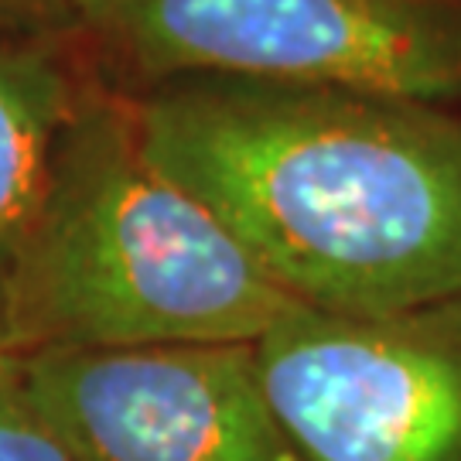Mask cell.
I'll return each mask as SVG.
<instances>
[{
  "mask_svg": "<svg viewBox=\"0 0 461 461\" xmlns=\"http://www.w3.org/2000/svg\"><path fill=\"white\" fill-rule=\"evenodd\" d=\"M127 96L150 158L297 304L379 314L461 294V106L247 79Z\"/></svg>",
  "mask_w": 461,
  "mask_h": 461,
  "instance_id": "cell-1",
  "label": "cell"
},
{
  "mask_svg": "<svg viewBox=\"0 0 461 461\" xmlns=\"http://www.w3.org/2000/svg\"><path fill=\"white\" fill-rule=\"evenodd\" d=\"M294 308L247 243L150 158L131 96L86 68L24 264L21 352L257 346Z\"/></svg>",
  "mask_w": 461,
  "mask_h": 461,
  "instance_id": "cell-2",
  "label": "cell"
},
{
  "mask_svg": "<svg viewBox=\"0 0 461 461\" xmlns=\"http://www.w3.org/2000/svg\"><path fill=\"white\" fill-rule=\"evenodd\" d=\"M72 45L120 93L247 79L461 106V0H76Z\"/></svg>",
  "mask_w": 461,
  "mask_h": 461,
  "instance_id": "cell-3",
  "label": "cell"
},
{
  "mask_svg": "<svg viewBox=\"0 0 461 461\" xmlns=\"http://www.w3.org/2000/svg\"><path fill=\"white\" fill-rule=\"evenodd\" d=\"M253 348L304 461H461V294L379 314L297 304Z\"/></svg>",
  "mask_w": 461,
  "mask_h": 461,
  "instance_id": "cell-4",
  "label": "cell"
},
{
  "mask_svg": "<svg viewBox=\"0 0 461 461\" xmlns=\"http://www.w3.org/2000/svg\"><path fill=\"white\" fill-rule=\"evenodd\" d=\"M11 366L72 461H304L253 346L32 348Z\"/></svg>",
  "mask_w": 461,
  "mask_h": 461,
  "instance_id": "cell-5",
  "label": "cell"
},
{
  "mask_svg": "<svg viewBox=\"0 0 461 461\" xmlns=\"http://www.w3.org/2000/svg\"><path fill=\"white\" fill-rule=\"evenodd\" d=\"M72 41L0 38V359L21 352V284L51 158L86 68Z\"/></svg>",
  "mask_w": 461,
  "mask_h": 461,
  "instance_id": "cell-6",
  "label": "cell"
},
{
  "mask_svg": "<svg viewBox=\"0 0 461 461\" xmlns=\"http://www.w3.org/2000/svg\"><path fill=\"white\" fill-rule=\"evenodd\" d=\"M0 461H72L59 434L24 393L11 359H0Z\"/></svg>",
  "mask_w": 461,
  "mask_h": 461,
  "instance_id": "cell-7",
  "label": "cell"
},
{
  "mask_svg": "<svg viewBox=\"0 0 461 461\" xmlns=\"http://www.w3.org/2000/svg\"><path fill=\"white\" fill-rule=\"evenodd\" d=\"M0 38L72 41L76 0H0Z\"/></svg>",
  "mask_w": 461,
  "mask_h": 461,
  "instance_id": "cell-8",
  "label": "cell"
}]
</instances>
